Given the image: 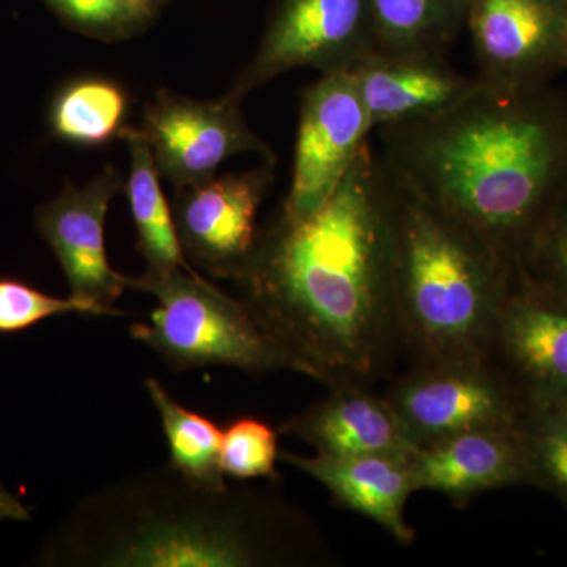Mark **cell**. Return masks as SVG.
I'll use <instances>...</instances> for the list:
<instances>
[{
	"mask_svg": "<svg viewBox=\"0 0 567 567\" xmlns=\"http://www.w3.org/2000/svg\"><path fill=\"white\" fill-rule=\"evenodd\" d=\"M487 358L518 395H567V295L514 265Z\"/></svg>",
	"mask_w": 567,
	"mask_h": 567,
	"instance_id": "10",
	"label": "cell"
},
{
	"mask_svg": "<svg viewBox=\"0 0 567 567\" xmlns=\"http://www.w3.org/2000/svg\"><path fill=\"white\" fill-rule=\"evenodd\" d=\"M566 6V66H567V0H565Z\"/></svg>",
	"mask_w": 567,
	"mask_h": 567,
	"instance_id": "28",
	"label": "cell"
},
{
	"mask_svg": "<svg viewBox=\"0 0 567 567\" xmlns=\"http://www.w3.org/2000/svg\"><path fill=\"white\" fill-rule=\"evenodd\" d=\"M121 188V175L107 166L84 188L66 182L35 212L37 230L58 257L71 297L99 306L106 316H123L114 303L130 287L128 276L111 267L104 245L107 210Z\"/></svg>",
	"mask_w": 567,
	"mask_h": 567,
	"instance_id": "12",
	"label": "cell"
},
{
	"mask_svg": "<svg viewBox=\"0 0 567 567\" xmlns=\"http://www.w3.org/2000/svg\"><path fill=\"white\" fill-rule=\"evenodd\" d=\"M128 100L115 82L87 78L70 82L50 107L51 132L76 145H102L118 136Z\"/></svg>",
	"mask_w": 567,
	"mask_h": 567,
	"instance_id": "22",
	"label": "cell"
},
{
	"mask_svg": "<svg viewBox=\"0 0 567 567\" xmlns=\"http://www.w3.org/2000/svg\"><path fill=\"white\" fill-rule=\"evenodd\" d=\"M71 28L100 39L130 35L151 17L136 0H47Z\"/></svg>",
	"mask_w": 567,
	"mask_h": 567,
	"instance_id": "25",
	"label": "cell"
},
{
	"mask_svg": "<svg viewBox=\"0 0 567 567\" xmlns=\"http://www.w3.org/2000/svg\"><path fill=\"white\" fill-rule=\"evenodd\" d=\"M481 80L539 85L566 65L565 0H468Z\"/></svg>",
	"mask_w": 567,
	"mask_h": 567,
	"instance_id": "13",
	"label": "cell"
},
{
	"mask_svg": "<svg viewBox=\"0 0 567 567\" xmlns=\"http://www.w3.org/2000/svg\"><path fill=\"white\" fill-rule=\"evenodd\" d=\"M375 51L442 52L465 22V0H371Z\"/></svg>",
	"mask_w": 567,
	"mask_h": 567,
	"instance_id": "20",
	"label": "cell"
},
{
	"mask_svg": "<svg viewBox=\"0 0 567 567\" xmlns=\"http://www.w3.org/2000/svg\"><path fill=\"white\" fill-rule=\"evenodd\" d=\"M394 182V306L402 350L412 365L486 357L516 264Z\"/></svg>",
	"mask_w": 567,
	"mask_h": 567,
	"instance_id": "3",
	"label": "cell"
},
{
	"mask_svg": "<svg viewBox=\"0 0 567 567\" xmlns=\"http://www.w3.org/2000/svg\"><path fill=\"white\" fill-rule=\"evenodd\" d=\"M145 388L162 417L173 472L200 491L226 492L219 425L175 401L155 377L145 380Z\"/></svg>",
	"mask_w": 567,
	"mask_h": 567,
	"instance_id": "19",
	"label": "cell"
},
{
	"mask_svg": "<svg viewBox=\"0 0 567 567\" xmlns=\"http://www.w3.org/2000/svg\"><path fill=\"white\" fill-rule=\"evenodd\" d=\"M350 70L372 130L434 117L481 84L451 69L442 52L372 51Z\"/></svg>",
	"mask_w": 567,
	"mask_h": 567,
	"instance_id": "14",
	"label": "cell"
},
{
	"mask_svg": "<svg viewBox=\"0 0 567 567\" xmlns=\"http://www.w3.org/2000/svg\"><path fill=\"white\" fill-rule=\"evenodd\" d=\"M369 132L352 70L323 73L301 100L292 185L279 215L297 221L319 210L344 181Z\"/></svg>",
	"mask_w": 567,
	"mask_h": 567,
	"instance_id": "8",
	"label": "cell"
},
{
	"mask_svg": "<svg viewBox=\"0 0 567 567\" xmlns=\"http://www.w3.org/2000/svg\"><path fill=\"white\" fill-rule=\"evenodd\" d=\"M398 188L369 141L312 215L257 234L238 300L324 386H371L401 352L394 306Z\"/></svg>",
	"mask_w": 567,
	"mask_h": 567,
	"instance_id": "1",
	"label": "cell"
},
{
	"mask_svg": "<svg viewBox=\"0 0 567 567\" xmlns=\"http://www.w3.org/2000/svg\"><path fill=\"white\" fill-rule=\"evenodd\" d=\"M328 390L322 401L286 421L281 434L297 436L317 454L331 457L410 456L416 450L385 394L354 383Z\"/></svg>",
	"mask_w": 567,
	"mask_h": 567,
	"instance_id": "16",
	"label": "cell"
},
{
	"mask_svg": "<svg viewBox=\"0 0 567 567\" xmlns=\"http://www.w3.org/2000/svg\"><path fill=\"white\" fill-rule=\"evenodd\" d=\"M416 447L446 436L516 425L520 395L486 357L412 365L386 391Z\"/></svg>",
	"mask_w": 567,
	"mask_h": 567,
	"instance_id": "6",
	"label": "cell"
},
{
	"mask_svg": "<svg viewBox=\"0 0 567 567\" xmlns=\"http://www.w3.org/2000/svg\"><path fill=\"white\" fill-rule=\"evenodd\" d=\"M375 51L371 0H279L259 50L230 93H246L295 69L349 70Z\"/></svg>",
	"mask_w": 567,
	"mask_h": 567,
	"instance_id": "7",
	"label": "cell"
},
{
	"mask_svg": "<svg viewBox=\"0 0 567 567\" xmlns=\"http://www.w3.org/2000/svg\"><path fill=\"white\" fill-rule=\"evenodd\" d=\"M465 2H466V6H468V0H465Z\"/></svg>",
	"mask_w": 567,
	"mask_h": 567,
	"instance_id": "29",
	"label": "cell"
},
{
	"mask_svg": "<svg viewBox=\"0 0 567 567\" xmlns=\"http://www.w3.org/2000/svg\"><path fill=\"white\" fill-rule=\"evenodd\" d=\"M118 137L125 141L130 153L126 196L136 226L137 249L147 262L145 274H166L178 268L196 271L186 262L173 208L159 185L158 166L144 130L123 126Z\"/></svg>",
	"mask_w": 567,
	"mask_h": 567,
	"instance_id": "18",
	"label": "cell"
},
{
	"mask_svg": "<svg viewBox=\"0 0 567 567\" xmlns=\"http://www.w3.org/2000/svg\"><path fill=\"white\" fill-rule=\"evenodd\" d=\"M136 2L144 7V9L152 10V6H155L159 0H136Z\"/></svg>",
	"mask_w": 567,
	"mask_h": 567,
	"instance_id": "27",
	"label": "cell"
},
{
	"mask_svg": "<svg viewBox=\"0 0 567 567\" xmlns=\"http://www.w3.org/2000/svg\"><path fill=\"white\" fill-rule=\"evenodd\" d=\"M106 316L99 306L80 298H59L31 284L0 278V334H17L54 316Z\"/></svg>",
	"mask_w": 567,
	"mask_h": 567,
	"instance_id": "24",
	"label": "cell"
},
{
	"mask_svg": "<svg viewBox=\"0 0 567 567\" xmlns=\"http://www.w3.org/2000/svg\"><path fill=\"white\" fill-rule=\"evenodd\" d=\"M410 462L417 491L439 492L457 507L487 492L529 486L516 425L446 436L416 447Z\"/></svg>",
	"mask_w": 567,
	"mask_h": 567,
	"instance_id": "15",
	"label": "cell"
},
{
	"mask_svg": "<svg viewBox=\"0 0 567 567\" xmlns=\"http://www.w3.org/2000/svg\"><path fill=\"white\" fill-rule=\"evenodd\" d=\"M516 427L529 486L550 492L567 507V395L520 394Z\"/></svg>",
	"mask_w": 567,
	"mask_h": 567,
	"instance_id": "21",
	"label": "cell"
},
{
	"mask_svg": "<svg viewBox=\"0 0 567 567\" xmlns=\"http://www.w3.org/2000/svg\"><path fill=\"white\" fill-rule=\"evenodd\" d=\"M518 264L537 281L567 295V192L548 213Z\"/></svg>",
	"mask_w": 567,
	"mask_h": 567,
	"instance_id": "26",
	"label": "cell"
},
{
	"mask_svg": "<svg viewBox=\"0 0 567 567\" xmlns=\"http://www.w3.org/2000/svg\"><path fill=\"white\" fill-rule=\"evenodd\" d=\"M130 287L158 300L148 323L132 336L151 347L174 371L230 365L249 374L298 372L297 364L238 298L197 271L178 270L130 278Z\"/></svg>",
	"mask_w": 567,
	"mask_h": 567,
	"instance_id": "4",
	"label": "cell"
},
{
	"mask_svg": "<svg viewBox=\"0 0 567 567\" xmlns=\"http://www.w3.org/2000/svg\"><path fill=\"white\" fill-rule=\"evenodd\" d=\"M271 182V167L264 166L177 189L173 215L185 256L234 281L251 256L257 210Z\"/></svg>",
	"mask_w": 567,
	"mask_h": 567,
	"instance_id": "11",
	"label": "cell"
},
{
	"mask_svg": "<svg viewBox=\"0 0 567 567\" xmlns=\"http://www.w3.org/2000/svg\"><path fill=\"white\" fill-rule=\"evenodd\" d=\"M410 456L306 457L279 453V461L315 477L339 506L371 518L399 544L409 546L416 535L406 522L405 507L410 495L417 492Z\"/></svg>",
	"mask_w": 567,
	"mask_h": 567,
	"instance_id": "17",
	"label": "cell"
},
{
	"mask_svg": "<svg viewBox=\"0 0 567 567\" xmlns=\"http://www.w3.org/2000/svg\"><path fill=\"white\" fill-rule=\"evenodd\" d=\"M379 130L395 181L513 264L567 192V103L543 84L481 80L442 114Z\"/></svg>",
	"mask_w": 567,
	"mask_h": 567,
	"instance_id": "2",
	"label": "cell"
},
{
	"mask_svg": "<svg viewBox=\"0 0 567 567\" xmlns=\"http://www.w3.org/2000/svg\"><path fill=\"white\" fill-rule=\"evenodd\" d=\"M240 103L230 92L212 102L159 92L145 110L142 126L159 175L182 189L210 181L238 153L274 158L268 145L246 125Z\"/></svg>",
	"mask_w": 567,
	"mask_h": 567,
	"instance_id": "9",
	"label": "cell"
},
{
	"mask_svg": "<svg viewBox=\"0 0 567 567\" xmlns=\"http://www.w3.org/2000/svg\"><path fill=\"white\" fill-rule=\"evenodd\" d=\"M279 432L257 417H237L223 431L221 465L233 480L278 481Z\"/></svg>",
	"mask_w": 567,
	"mask_h": 567,
	"instance_id": "23",
	"label": "cell"
},
{
	"mask_svg": "<svg viewBox=\"0 0 567 567\" xmlns=\"http://www.w3.org/2000/svg\"><path fill=\"white\" fill-rule=\"evenodd\" d=\"M240 498L229 491L204 492L200 502L181 509L141 507L89 558L126 567H248L289 559L268 513Z\"/></svg>",
	"mask_w": 567,
	"mask_h": 567,
	"instance_id": "5",
	"label": "cell"
}]
</instances>
